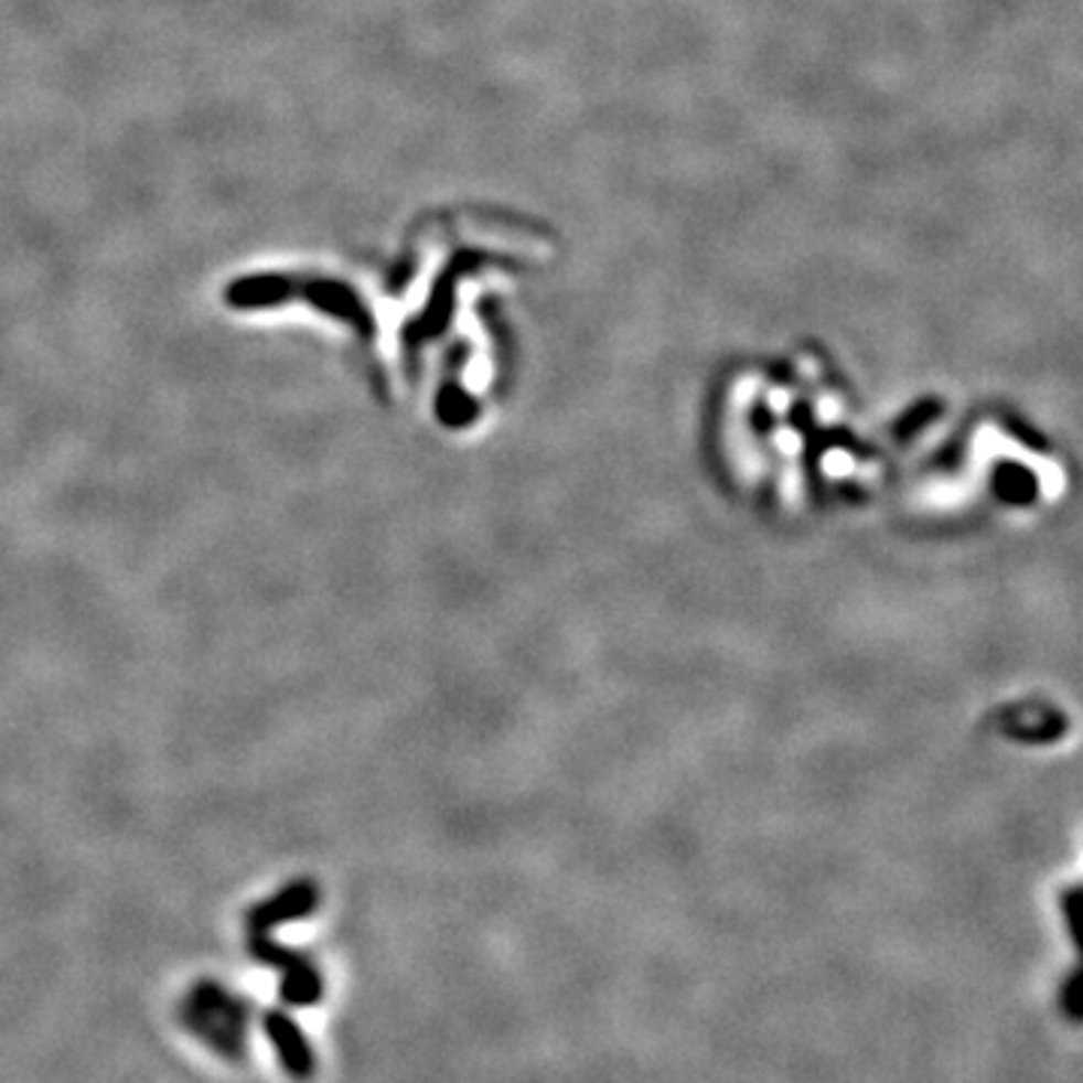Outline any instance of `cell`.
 <instances>
[{
	"label": "cell",
	"instance_id": "cell-1",
	"mask_svg": "<svg viewBox=\"0 0 1083 1083\" xmlns=\"http://www.w3.org/2000/svg\"><path fill=\"white\" fill-rule=\"evenodd\" d=\"M247 942H250V954H254L256 961L268 963V966H275V969L283 973L280 996L287 999L289 1006H313V1002H320V975H317V969L301 954L271 942V930L254 927V924H247Z\"/></svg>",
	"mask_w": 1083,
	"mask_h": 1083
},
{
	"label": "cell",
	"instance_id": "cell-2",
	"mask_svg": "<svg viewBox=\"0 0 1083 1083\" xmlns=\"http://www.w3.org/2000/svg\"><path fill=\"white\" fill-rule=\"evenodd\" d=\"M187 1023L196 1027V1032H202V1039L211 1041L214 1048H223V1039H238V1032L244 1029V1017L223 990L211 987V984H202L200 990L190 996Z\"/></svg>",
	"mask_w": 1083,
	"mask_h": 1083
},
{
	"label": "cell",
	"instance_id": "cell-3",
	"mask_svg": "<svg viewBox=\"0 0 1083 1083\" xmlns=\"http://www.w3.org/2000/svg\"><path fill=\"white\" fill-rule=\"evenodd\" d=\"M266 1032L271 1044H275L277 1057L283 1062L292 1077H310L313 1074V1053H310V1044L304 1041V1032L299 1029V1023L287 1017L283 1011H268L266 1015Z\"/></svg>",
	"mask_w": 1083,
	"mask_h": 1083
}]
</instances>
